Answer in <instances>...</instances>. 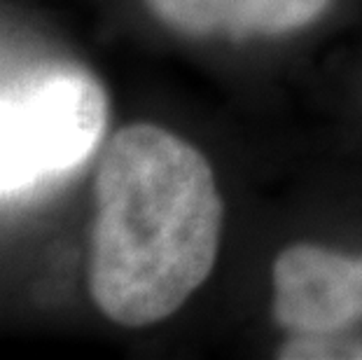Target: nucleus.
<instances>
[{"instance_id":"f257e3e1","label":"nucleus","mask_w":362,"mask_h":360,"mask_svg":"<svg viewBox=\"0 0 362 360\" xmlns=\"http://www.w3.org/2000/svg\"><path fill=\"white\" fill-rule=\"evenodd\" d=\"M94 202L91 300L124 327L168 318L218 257L225 206L208 159L161 127H124L101 157Z\"/></svg>"},{"instance_id":"f03ea898","label":"nucleus","mask_w":362,"mask_h":360,"mask_svg":"<svg viewBox=\"0 0 362 360\" xmlns=\"http://www.w3.org/2000/svg\"><path fill=\"white\" fill-rule=\"evenodd\" d=\"M105 122V91L82 68H49L0 96V194L82 164L101 141Z\"/></svg>"},{"instance_id":"7ed1b4c3","label":"nucleus","mask_w":362,"mask_h":360,"mask_svg":"<svg viewBox=\"0 0 362 360\" xmlns=\"http://www.w3.org/2000/svg\"><path fill=\"white\" fill-rule=\"evenodd\" d=\"M274 318L297 335L341 332L362 320V257L297 243L274 262Z\"/></svg>"},{"instance_id":"20e7f679","label":"nucleus","mask_w":362,"mask_h":360,"mask_svg":"<svg viewBox=\"0 0 362 360\" xmlns=\"http://www.w3.org/2000/svg\"><path fill=\"white\" fill-rule=\"evenodd\" d=\"M152 14L192 35H281L309 26L329 0H145Z\"/></svg>"},{"instance_id":"39448f33","label":"nucleus","mask_w":362,"mask_h":360,"mask_svg":"<svg viewBox=\"0 0 362 360\" xmlns=\"http://www.w3.org/2000/svg\"><path fill=\"white\" fill-rule=\"evenodd\" d=\"M279 358L288 360H362V339H351L341 332L297 335L285 342Z\"/></svg>"}]
</instances>
